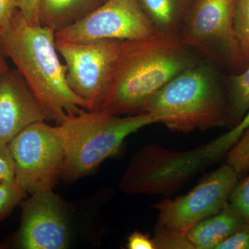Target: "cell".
<instances>
[{
    "label": "cell",
    "instance_id": "30bf717a",
    "mask_svg": "<svg viewBox=\"0 0 249 249\" xmlns=\"http://www.w3.org/2000/svg\"><path fill=\"white\" fill-rule=\"evenodd\" d=\"M157 34L138 0H106L89 15L55 33L57 40H134Z\"/></svg>",
    "mask_w": 249,
    "mask_h": 249
},
{
    "label": "cell",
    "instance_id": "cb8c5ba5",
    "mask_svg": "<svg viewBox=\"0 0 249 249\" xmlns=\"http://www.w3.org/2000/svg\"><path fill=\"white\" fill-rule=\"evenodd\" d=\"M40 0H19L18 9L23 18L32 24H39Z\"/></svg>",
    "mask_w": 249,
    "mask_h": 249
},
{
    "label": "cell",
    "instance_id": "7402d4cb",
    "mask_svg": "<svg viewBox=\"0 0 249 249\" xmlns=\"http://www.w3.org/2000/svg\"><path fill=\"white\" fill-rule=\"evenodd\" d=\"M16 170L9 144L0 142V183L15 180Z\"/></svg>",
    "mask_w": 249,
    "mask_h": 249
},
{
    "label": "cell",
    "instance_id": "4fadbf2b",
    "mask_svg": "<svg viewBox=\"0 0 249 249\" xmlns=\"http://www.w3.org/2000/svg\"><path fill=\"white\" fill-rule=\"evenodd\" d=\"M245 222L243 217L228 201L218 213L198 222L187 235L196 249H217Z\"/></svg>",
    "mask_w": 249,
    "mask_h": 249
},
{
    "label": "cell",
    "instance_id": "ffe728a7",
    "mask_svg": "<svg viewBox=\"0 0 249 249\" xmlns=\"http://www.w3.org/2000/svg\"><path fill=\"white\" fill-rule=\"evenodd\" d=\"M227 164L238 175L249 170V127L241 136L235 145L228 152Z\"/></svg>",
    "mask_w": 249,
    "mask_h": 249
},
{
    "label": "cell",
    "instance_id": "2e32d148",
    "mask_svg": "<svg viewBox=\"0 0 249 249\" xmlns=\"http://www.w3.org/2000/svg\"><path fill=\"white\" fill-rule=\"evenodd\" d=\"M227 88V124L232 128L249 110V66L242 73L230 75Z\"/></svg>",
    "mask_w": 249,
    "mask_h": 249
},
{
    "label": "cell",
    "instance_id": "5b68a950",
    "mask_svg": "<svg viewBox=\"0 0 249 249\" xmlns=\"http://www.w3.org/2000/svg\"><path fill=\"white\" fill-rule=\"evenodd\" d=\"M237 0H195L178 39L216 68L237 74L248 67L234 30Z\"/></svg>",
    "mask_w": 249,
    "mask_h": 249
},
{
    "label": "cell",
    "instance_id": "ac0fdd59",
    "mask_svg": "<svg viewBox=\"0 0 249 249\" xmlns=\"http://www.w3.org/2000/svg\"><path fill=\"white\" fill-rule=\"evenodd\" d=\"M234 30L241 52L249 66V0H237Z\"/></svg>",
    "mask_w": 249,
    "mask_h": 249
},
{
    "label": "cell",
    "instance_id": "277c9868",
    "mask_svg": "<svg viewBox=\"0 0 249 249\" xmlns=\"http://www.w3.org/2000/svg\"><path fill=\"white\" fill-rule=\"evenodd\" d=\"M157 123L158 116L150 113L121 117L103 110L82 109L68 114L56 125L65 151L60 178L73 183L84 178L115 155L129 135Z\"/></svg>",
    "mask_w": 249,
    "mask_h": 249
},
{
    "label": "cell",
    "instance_id": "9a60e30c",
    "mask_svg": "<svg viewBox=\"0 0 249 249\" xmlns=\"http://www.w3.org/2000/svg\"><path fill=\"white\" fill-rule=\"evenodd\" d=\"M156 32L178 39L195 0H138Z\"/></svg>",
    "mask_w": 249,
    "mask_h": 249
},
{
    "label": "cell",
    "instance_id": "603a6c76",
    "mask_svg": "<svg viewBox=\"0 0 249 249\" xmlns=\"http://www.w3.org/2000/svg\"><path fill=\"white\" fill-rule=\"evenodd\" d=\"M217 249H249V222L245 221L232 235L218 246Z\"/></svg>",
    "mask_w": 249,
    "mask_h": 249
},
{
    "label": "cell",
    "instance_id": "e0dca14e",
    "mask_svg": "<svg viewBox=\"0 0 249 249\" xmlns=\"http://www.w3.org/2000/svg\"><path fill=\"white\" fill-rule=\"evenodd\" d=\"M155 249H196L185 232L157 223L152 237Z\"/></svg>",
    "mask_w": 249,
    "mask_h": 249
},
{
    "label": "cell",
    "instance_id": "52a82bcc",
    "mask_svg": "<svg viewBox=\"0 0 249 249\" xmlns=\"http://www.w3.org/2000/svg\"><path fill=\"white\" fill-rule=\"evenodd\" d=\"M16 182L29 194L53 190L61 177L65 151L57 126L37 121L9 142Z\"/></svg>",
    "mask_w": 249,
    "mask_h": 249
},
{
    "label": "cell",
    "instance_id": "9c48e42d",
    "mask_svg": "<svg viewBox=\"0 0 249 249\" xmlns=\"http://www.w3.org/2000/svg\"><path fill=\"white\" fill-rule=\"evenodd\" d=\"M21 222L15 247L21 249H66L77 237L71 204L53 190L31 194L21 201Z\"/></svg>",
    "mask_w": 249,
    "mask_h": 249
},
{
    "label": "cell",
    "instance_id": "ba28073f",
    "mask_svg": "<svg viewBox=\"0 0 249 249\" xmlns=\"http://www.w3.org/2000/svg\"><path fill=\"white\" fill-rule=\"evenodd\" d=\"M122 40L105 39L73 42L56 40V48L66 67L72 91L100 110L115 68Z\"/></svg>",
    "mask_w": 249,
    "mask_h": 249
},
{
    "label": "cell",
    "instance_id": "8fae6325",
    "mask_svg": "<svg viewBox=\"0 0 249 249\" xmlns=\"http://www.w3.org/2000/svg\"><path fill=\"white\" fill-rule=\"evenodd\" d=\"M237 181L235 170L227 163L222 165L186 195L155 204L157 223L187 233L198 222L222 209Z\"/></svg>",
    "mask_w": 249,
    "mask_h": 249
},
{
    "label": "cell",
    "instance_id": "4316f807",
    "mask_svg": "<svg viewBox=\"0 0 249 249\" xmlns=\"http://www.w3.org/2000/svg\"><path fill=\"white\" fill-rule=\"evenodd\" d=\"M9 70V67L8 66L7 62L6 60V56L0 49V75L2 74Z\"/></svg>",
    "mask_w": 249,
    "mask_h": 249
},
{
    "label": "cell",
    "instance_id": "3957f363",
    "mask_svg": "<svg viewBox=\"0 0 249 249\" xmlns=\"http://www.w3.org/2000/svg\"><path fill=\"white\" fill-rule=\"evenodd\" d=\"M170 130L189 133L227 124V85L216 67L199 62L175 76L146 108Z\"/></svg>",
    "mask_w": 249,
    "mask_h": 249
},
{
    "label": "cell",
    "instance_id": "d6986e66",
    "mask_svg": "<svg viewBox=\"0 0 249 249\" xmlns=\"http://www.w3.org/2000/svg\"><path fill=\"white\" fill-rule=\"evenodd\" d=\"M27 194L16 180L0 183V222L20 204Z\"/></svg>",
    "mask_w": 249,
    "mask_h": 249
},
{
    "label": "cell",
    "instance_id": "7c38bea8",
    "mask_svg": "<svg viewBox=\"0 0 249 249\" xmlns=\"http://www.w3.org/2000/svg\"><path fill=\"white\" fill-rule=\"evenodd\" d=\"M47 121V115L16 69L0 75V142L9 144L28 126Z\"/></svg>",
    "mask_w": 249,
    "mask_h": 249
},
{
    "label": "cell",
    "instance_id": "484cf974",
    "mask_svg": "<svg viewBox=\"0 0 249 249\" xmlns=\"http://www.w3.org/2000/svg\"><path fill=\"white\" fill-rule=\"evenodd\" d=\"M18 1L19 0H0V29L14 16L18 9Z\"/></svg>",
    "mask_w": 249,
    "mask_h": 249
},
{
    "label": "cell",
    "instance_id": "44dd1931",
    "mask_svg": "<svg viewBox=\"0 0 249 249\" xmlns=\"http://www.w3.org/2000/svg\"><path fill=\"white\" fill-rule=\"evenodd\" d=\"M229 204L249 222V175L241 182L236 183L228 199Z\"/></svg>",
    "mask_w": 249,
    "mask_h": 249
},
{
    "label": "cell",
    "instance_id": "5bb4252c",
    "mask_svg": "<svg viewBox=\"0 0 249 249\" xmlns=\"http://www.w3.org/2000/svg\"><path fill=\"white\" fill-rule=\"evenodd\" d=\"M106 0H40L39 24L55 33L86 17Z\"/></svg>",
    "mask_w": 249,
    "mask_h": 249
},
{
    "label": "cell",
    "instance_id": "6da1fadb",
    "mask_svg": "<svg viewBox=\"0 0 249 249\" xmlns=\"http://www.w3.org/2000/svg\"><path fill=\"white\" fill-rule=\"evenodd\" d=\"M199 62L196 53L171 36L157 34L123 41L100 110L116 116L146 113L147 105L156 93Z\"/></svg>",
    "mask_w": 249,
    "mask_h": 249
},
{
    "label": "cell",
    "instance_id": "8992f818",
    "mask_svg": "<svg viewBox=\"0 0 249 249\" xmlns=\"http://www.w3.org/2000/svg\"><path fill=\"white\" fill-rule=\"evenodd\" d=\"M210 163L204 145L179 152L150 144L132 156L119 188L128 195L171 196Z\"/></svg>",
    "mask_w": 249,
    "mask_h": 249
},
{
    "label": "cell",
    "instance_id": "7a4b0ae2",
    "mask_svg": "<svg viewBox=\"0 0 249 249\" xmlns=\"http://www.w3.org/2000/svg\"><path fill=\"white\" fill-rule=\"evenodd\" d=\"M0 49L38 100L47 121L58 125L68 114L82 109L92 111L89 103L69 86L66 67L59 58L55 32L52 29L30 24L18 9L0 29Z\"/></svg>",
    "mask_w": 249,
    "mask_h": 249
},
{
    "label": "cell",
    "instance_id": "d4e9b609",
    "mask_svg": "<svg viewBox=\"0 0 249 249\" xmlns=\"http://www.w3.org/2000/svg\"><path fill=\"white\" fill-rule=\"evenodd\" d=\"M128 249H155L152 238L147 234L134 231L127 237Z\"/></svg>",
    "mask_w": 249,
    "mask_h": 249
}]
</instances>
